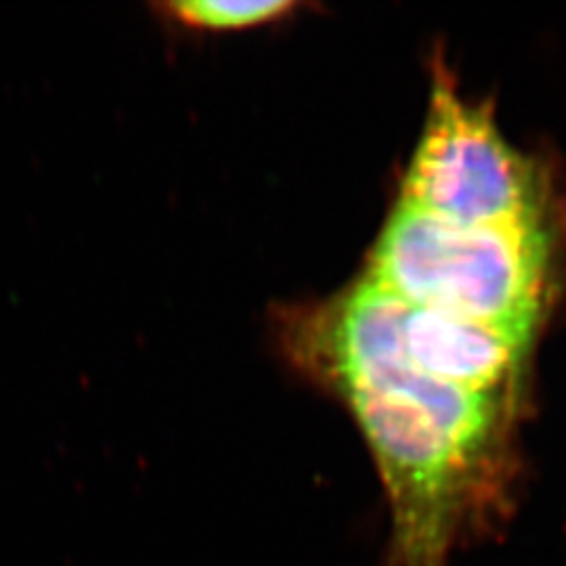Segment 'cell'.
<instances>
[{"label":"cell","mask_w":566,"mask_h":566,"mask_svg":"<svg viewBox=\"0 0 566 566\" xmlns=\"http://www.w3.org/2000/svg\"><path fill=\"white\" fill-rule=\"evenodd\" d=\"M401 301L361 277L283 322L287 353L350 409L388 504L385 566H449L504 525L518 481L521 399L413 364Z\"/></svg>","instance_id":"cell-1"},{"label":"cell","mask_w":566,"mask_h":566,"mask_svg":"<svg viewBox=\"0 0 566 566\" xmlns=\"http://www.w3.org/2000/svg\"><path fill=\"white\" fill-rule=\"evenodd\" d=\"M365 277L409 306L531 343L554 294V233L547 223L470 227L399 202Z\"/></svg>","instance_id":"cell-2"},{"label":"cell","mask_w":566,"mask_h":566,"mask_svg":"<svg viewBox=\"0 0 566 566\" xmlns=\"http://www.w3.org/2000/svg\"><path fill=\"white\" fill-rule=\"evenodd\" d=\"M399 202L470 227L544 224L549 208L539 166L506 142L486 103L460 95L443 65Z\"/></svg>","instance_id":"cell-3"},{"label":"cell","mask_w":566,"mask_h":566,"mask_svg":"<svg viewBox=\"0 0 566 566\" xmlns=\"http://www.w3.org/2000/svg\"><path fill=\"white\" fill-rule=\"evenodd\" d=\"M401 338L422 371L468 390L521 399L531 343L455 315L401 303Z\"/></svg>","instance_id":"cell-4"},{"label":"cell","mask_w":566,"mask_h":566,"mask_svg":"<svg viewBox=\"0 0 566 566\" xmlns=\"http://www.w3.org/2000/svg\"><path fill=\"white\" fill-rule=\"evenodd\" d=\"M298 4L292 0H172L156 2V18L193 32H229L280 20Z\"/></svg>","instance_id":"cell-5"}]
</instances>
